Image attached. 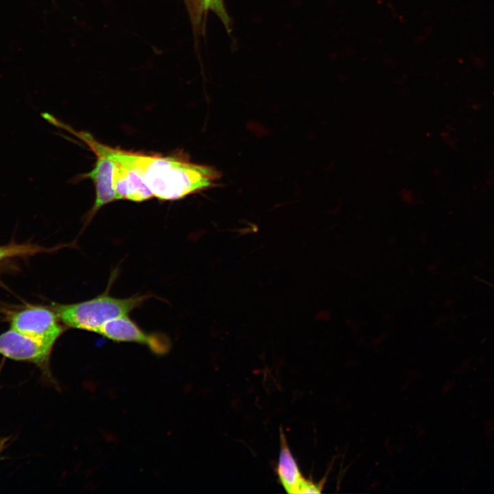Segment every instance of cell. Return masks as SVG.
Here are the masks:
<instances>
[{"label":"cell","instance_id":"obj_2","mask_svg":"<svg viewBox=\"0 0 494 494\" xmlns=\"http://www.w3.org/2000/svg\"><path fill=\"white\" fill-rule=\"evenodd\" d=\"M148 297L137 294L117 298L106 292L87 301L70 304L52 303L51 307L64 327L96 333L104 324L128 315Z\"/></svg>","mask_w":494,"mask_h":494},{"label":"cell","instance_id":"obj_11","mask_svg":"<svg viewBox=\"0 0 494 494\" xmlns=\"http://www.w3.org/2000/svg\"><path fill=\"white\" fill-rule=\"evenodd\" d=\"M10 440V437H4V438H0V460H1V456L3 451L8 447Z\"/></svg>","mask_w":494,"mask_h":494},{"label":"cell","instance_id":"obj_9","mask_svg":"<svg viewBox=\"0 0 494 494\" xmlns=\"http://www.w3.org/2000/svg\"><path fill=\"white\" fill-rule=\"evenodd\" d=\"M43 250V248L35 244L30 242L22 244L12 242L6 245L0 246V262L8 259L17 257L32 256Z\"/></svg>","mask_w":494,"mask_h":494},{"label":"cell","instance_id":"obj_1","mask_svg":"<svg viewBox=\"0 0 494 494\" xmlns=\"http://www.w3.org/2000/svg\"><path fill=\"white\" fill-rule=\"evenodd\" d=\"M72 133L95 155L104 156L139 175L153 198L161 200H178L207 189L221 176L213 167L193 163L180 156L124 150L103 144L86 132L73 130Z\"/></svg>","mask_w":494,"mask_h":494},{"label":"cell","instance_id":"obj_4","mask_svg":"<svg viewBox=\"0 0 494 494\" xmlns=\"http://www.w3.org/2000/svg\"><path fill=\"white\" fill-rule=\"evenodd\" d=\"M9 320L11 329L54 345L65 329L51 306L27 305L12 312Z\"/></svg>","mask_w":494,"mask_h":494},{"label":"cell","instance_id":"obj_8","mask_svg":"<svg viewBox=\"0 0 494 494\" xmlns=\"http://www.w3.org/2000/svg\"><path fill=\"white\" fill-rule=\"evenodd\" d=\"M280 453L276 469L280 483L288 493H298L299 486L305 480L294 459L284 435L281 430Z\"/></svg>","mask_w":494,"mask_h":494},{"label":"cell","instance_id":"obj_5","mask_svg":"<svg viewBox=\"0 0 494 494\" xmlns=\"http://www.w3.org/2000/svg\"><path fill=\"white\" fill-rule=\"evenodd\" d=\"M96 333L116 342L144 344L157 354H164L169 349L170 343L165 336L145 332L128 315L108 321Z\"/></svg>","mask_w":494,"mask_h":494},{"label":"cell","instance_id":"obj_10","mask_svg":"<svg viewBox=\"0 0 494 494\" xmlns=\"http://www.w3.org/2000/svg\"><path fill=\"white\" fill-rule=\"evenodd\" d=\"M201 1L204 9L213 10L226 25L228 23V18L224 10L222 0H201Z\"/></svg>","mask_w":494,"mask_h":494},{"label":"cell","instance_id":"obj_6","mask_svg":"<svg viewBox=\"0 0 494 494\" xmlns=\"http://www.w3.org/2000/svg\"><path fill=\"white\" fill-rule=\"evenodd\" d=\"M96 156L97 161L93 169L83 175V177L93 181L95 188V200L87 220H90L102 207L118 200L113 185L114 163L104 156Z\"/></svg>","mask_w":494,"mask_h":494},{"label":"cell","instance_id":"obj_7","mask_svg":"<svg viewBox=\"0 0 494 494\" xmlns=\"http://www.w3.org/2000/svg\"><path fill=\"white\" fill-rule=\"evenodd\" d=\"M114 165L113 185L118 200L140 202L153 198L152 192L139 175L115 163Z\"/></svg>","mask_w":494,"mask_h":494},{"label":"cell","instance_id":"obj_3","mask_svg":"<svg viewBox=\"0 0 494 494\" xmlns=\"http://www.w3.org/2000/svg\"><path fill=\"white\" fill-rule=\"evenodd\" d=\"M54 346L11 328L0 334V355L14 361L34 364L50 381H54L49 366Z\"/></svg>","mask_w":494,"mask_h":494}]
</instances>
